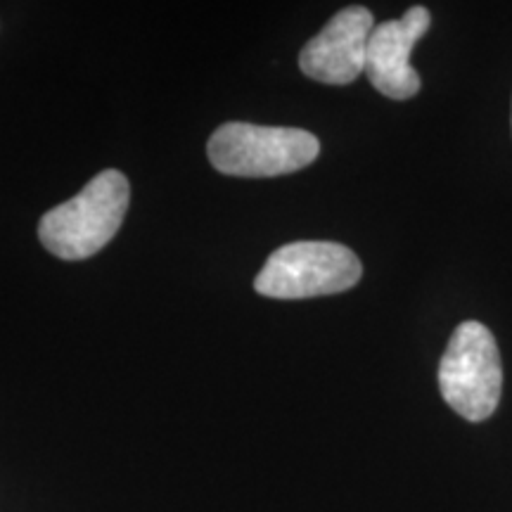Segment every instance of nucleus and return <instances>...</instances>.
<instances>
[{
    "instance_id": "obj_1",
    "label": "nucleus",
    "mask_w": 512,
    "mask_h": 512,
    "mask_svg": "<svg viewBox=\"0 0 512 512\" xmlns=\"http://www.w3.org/2000/svg\"><path fill=\"white\" fill-rule=\"evenodd\" d=\"M131 202V185L117 169H105L79 195L43 214L38 238L50 254L81 261L98 254L119 233Z\"/></svg>"
},
{
    "instance_id": "obj_6",
    "label": "nucleus",
    "mask_w": 512,
    "mask_h": 512,
    "mask_svg": "<svg viewBox=\"0 0 512 512\" xmlns=\"http://www.w3.org/2000/svg\"><path fill=\"white\" fill-rule=\"evenodd\" d=\"M430 10L415 5L394 22L370 31L366 46V76L377 93L392 100H408L420 93V76L411 67L415 43L430 31Z\"/></svg>"
},
{
    "instance_id": "obj_5",
    "label": "nucleus",
    "mask_w": 512,
    "mask_h": 512,
    "mask_svg": "<svg viewBox=\"0 0 512 512\" xmlns=\"http://www.w3.org/2000/svg\"><path fill=\"white\" fill-rule=\"evenodd\" d=\"M373 29V12L361 5L337 12L302 48L299 69L313 81L347 86L366 72V46Z\"/></svg>"
},
{
    "instance_id": "obj_2",
    "label": "nucleus",
    "mask_w": 512,
    "mask_h": 512,
    "mask_svg": "<svg viewBox=\"0 0 512 512\" xmlns=\"http://www.w3.org/2000/svg\"><path fill=\"white\" fill-rule=\"evenodd\" d=\"M207 155L211 166L226 176L275 178L316 162L320 143L304 128L228 121L211 133Z\"/></svg>"
},
{
    "instance_id": "obj_4",
    "label": "nucleus",
    "mask_w": 512,
    "mask_h": 512,
    "mask_svg": "<svg viewBox=\"0 0 512 512\" xmlns=\"http://www.w3.org/2000/svg\"><path fill=\"white\" fill-rule=\"evenodd\" d=\"M363 275L361 259L347 245L325 240L290 242L268 256L254 290L271 299H311L347 292Z\"/></svg>"
},
{
    "instance_id": "obj_3",
    "label": "nucleus",
    "mask_w": 512,
    "mask_h": 512,
    "mask_svg": "<svg viewBox=\"0 0 512 512\" xmlns=\"http://www.w3.org/2000/svg\"><path fill=\"white\" fill-rule=\"evenodd\" d=\"M439 389L448 406L470 422L496 413L503 389V366L491 330L477 320L460 323L439 363Z\"/></svg>"
}]
</instances>
